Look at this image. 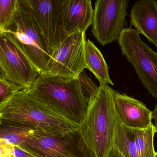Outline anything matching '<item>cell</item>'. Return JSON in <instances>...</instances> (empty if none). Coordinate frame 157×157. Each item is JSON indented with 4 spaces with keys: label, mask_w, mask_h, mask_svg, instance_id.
<instances>
[{
    "label": "cell",
    "mask_w": 157,
    "mask_h": 157,
    "mask_svg": "<svg viewBox=\"0 0 157 157\" xmlns=\"http://www.w3.org/2000/svg\"><path fill=\"white\" fill-rule=\"evenodd\" d=\"M0 124L50 133L71 131L79 125L30 89L14 94L0 104Z\"/></svg>",
    "instance_id": "cell-1"
},
{
    "label": "cell",
    "mask_w": 157,
    "mask_h": 157,
    "mask_svg": "<svg viewBox=\"0 0 157 157\" xmlns=\"http://www.w3.org/2000/svg\"><path fill=\"white\" fill-rule=\"evenodd\" d=\"M113 92L109 85H100L97 94L89 101L85 116L79 126L95 157H106L114 144L120 119Z\"/></svg>",
    "instance_id": "cell-2"
},
{
    "label": "cell",
    "mask_w": 157,
    "mask_h": 157,
    "mask_svg": "<svg viewBox=\"0 0 157 157\" xmlns=\"http://www.w3.org/2000/svg\"><path fill=\"white\" fill-rule=\"evenodd\" d=\"M30 90L49 101L79 125L88 106L78 78H62L41 73Z\"/></svg>",
    "instance_id": "cell-3"
},
{
    "label": "cell",
    "mask_w": 157,
    "mask_h": 157,
    "mask_svg": "<svg viewBox=\"0 0 157 157\" xmlns=\"http://www.w3.org/2000/svg\"><path fill=\"white\" fill-rule=\"evenodd\" d=\"M4 32L10 34L39 73H43L51 56L27 0H17L13 22Z\"/></svg>",
    "instance_id": "cell-4"
},
{
    "label": "cell",
    "mask_w": 157,
    "mask_h": 157,
    "mask_svg": "<svg viewBox=\"0 0 157 157\" xmlns=\"http://www.w3.org/2000/svg\"><path fill=\"white\" fill-rule=\"evenodd\" d=\"M20 147L38 157H95L79 128L59 133L33 130Z\"/></svg>",
    "instance_id": "cell-5"
},
{
    "label": "cell",
    "mask_w": 157,
    "mask_h": 157,
    "mask_svg": "<svg viewBox=\"0 0 157 157\" xmlns=\"http://www.w3.org/2000/svg\"><path fill=\"white\" fill-rule=\"evenodd\" d=\"M131 26L118 40L122 55L131 63L142 84L157 101V52L149 47Z\"/></svg>",
    "instance_id": "cell-6"
},
{
    "label": "cell",
    "mask_w": 157,
    "mask_h": 157,
    "mask_svg": "<svg viewBox=\"0 0 157 157\" xmlns=\"http://www.w3.org/2000/svg\"><path fill=\"white\" fill-rule=\"evenodd\" d=\"M40 73L8 32H0V77L29 89Z\"/></svg>",
    "instance_id": "cell-7"
},
{
    "label": "cell",
    "mask_w": 157,
    "mask_h": 157,
    "mask_svg": "<svg viewBox=\"0 0 157 157\" xmlns=\"http://www.w3.org/2000/svg\"><path fill=\"white\" fill-rule=\"evenodd\" d=\"M128 3L127 0H97L95 2L91 32L102 46L118 41L127 28Z\"/></svg>",
    "instance_id": "cell-8"
},
{
    "label": "cell",
    "mask_w": 157,
    "mask_h": 157,
    "mask_svg": "<svg viewBox=\"0 0 157 157\" xmlns=\"http://www.w3.org/2000/svg\"><path fill=\"white\" fill-rule=\"evenodd\" d=\"M86 35L83 31L69 36L51 56L42 73L62 78H78L86 68Z\"/></svg>",
    "instance_id": "cell-9"
},
{
    "label": "cell",
    "mask_w": 157,
    "mask_h": 157,
    "mask_svg": "<svg viewBox=\"0 0 157 157\" xmlns=\"http://www.w3.org/2000/svg\"><path fill=\"white\" fill-rule=\"evenodd\" d=\"M52 56L69 37L62 15L64 0H27Z\"/></svg>",
    "instance_id": "cell-10"
},
{
    "label": "cell",
    "mask_w": 157,
    "mask_h": 157,
    "mask_svg": "<svg viewBox=\"0 0 157 157\" xmlns=\"http://www.w3.org/2000/svg\"><path fill=\"white\" fill-rule=\"evenodd\" d=\"M114 100L121 123L134 129L147 128L152 124L153 112L142 102L114 90Z\"/></svg>",
    "instance_id": "cell-11"
},
{
    "label": "cell",
    "mask_w": 157,
    "mask_h": 157,
    "mask_svg": "<svg viewBox=\"0 0 157 157\" xmlns=\"http://www.w3.org/2000/svg\"><path fill=\"white\" fill-rule=\"evenodd\" d=\"M94 10L90 0H64L62 15L68 36L86 32L93 24Z\"/></svg>",
    "instance_id": "cell-12"
},
{
    "label": "cell",
    "mask_w": 157,
    "mask_h": 157,
    "mask_svg": "<svg viewBox=\"0 0 157 157\" xmlns=\"http://www.w3.org/2000/svg\"><path fill=\"white\" fill-rule=\"evenodd\" d=\"M130 26H134L140 34L157 48V2L141 0L134 3L130 15Z\"/></svg>",
    "instance_id": "cell-13"
},
{
    "label": "cell",
    "mask_w": 157,
    "mask_h": 157,
    "mask_svg": "<svg viewBox=\"0 0 157 157\" xmlns=\"http://www.w3.org/2000/svg\"><path fill=\"white\" fill-rule=\"evenodd\" d=\"M85 64L86 68L94 75L100 85H114L109 76V67L102 54L90 39L86 42Z\"/></svg>",
    "instance_id": "cell-14"
},
{
    "label": "cell",
    "mask_w": 157,
    "mask_h": 157,
    "mask_svg": "<svg viewBox=\"0 0 157 157\" xmlns=\"http://www.w3.org/2000/svg\"><path fill=\"white\" fill-rule=\"evenodd\" d=\"M114 146L124 157H139L134 139V129L118 123Z\"/></svg>",
    "instance_id": "cell-15"
},
{
    "label": "cell",
    "mask_w": 157,
    "mask_h": 157,
    "mask_svg": "<svg viewBox=\"0 0 157 157\" xmlns=\"http://www.w3.org/2000/svg\"><path fill=\"white\" fill-rule=\"evenodd\" d=\"M155 127L151 124L147 128L134 129V139L139 157H155L154 149Z\"/></svg>",
    "instance_id": "cell-16"
},
{
    "label": "cell",
    "mask_w": 157,
    "mask_h": 157,
    "mask_svg": "<svg viewBox=\"0 0 157 157\" xmlns=\"http://www.w3.org/2000/svg\"><path fill=\"white\" fill-rule=\"evenodd\" d=\"M0 125V141L13 146H21L33 131L17 126Z\"/></svg>",
    "instance_id": "cell-17"
},
{
    "label": "cell",
    "mask_w": 157,
    "mask_h": 157,
    "mask_svg": "<svg viewBox=\"0 0 157 157\" xmlns=\"http://www.w3.org/2000/svg\"><path fill=\"white\" fill-rule=\"evenodd\" d=\"M17 0H0V32H5L13 22Z\"/></svg>",
    "instance_id": "cell-18"
},
{
    "label": "cell",
    "mask_w": 157,
    "mask_h": 157,
    "mask_svg": "<svg viewBox=\"0 0 157 157\" xmlns=\"http://www.w3.org/2000/svg\"><path fill=\"white\" fill-rule=\"evenodd\" d=\"M25 90L28 89L0 77V104L8 101L14 94Z\"/></svg>",
    "instance_id": "cell-19"
},
{
    "label": "cell",
    "mask_w": 157,
    "mask_h": 157,
    "mask_svg": "<svg viewBox=\"0 0 157 157\" xmlns=\"http://www.w3.org/2000/svg\"><path fill=\"white\" fill-rule=\"evenodd\" d=\"M78 78L80 83L82 90L89 101L97 94L99 87L94 83L91 78L87 75L84 70L80 74Z\"/></svg>",
    "instance_id": "cell-20"
},
{
    "label": "cell",
    "mask_w": 157,
    "mask_h": 157,
    "mask_svg": "<svg viewBox=\"0 0 157 157\" xmlns=\"http://www.w3.org/2000/svg\"><path fill=\"white\" fill-rule=\"evenodd\" d=\"M0 142L1 157H38L20 146Z\"/></svg>",
    "instance_id": "cell-21"
},
{
    "label": "cell",
    "mask_w": 157,
    "mask_h": 157,
    "mask_svg": "<svg viewBox=\"0 0 157 157\" xmlns=\"http://www.w3.org/2000/svg\"><path fill=\"white\" fill-rule=\"evenodd\" d=\"M106 157H124L117 149L115 146H113L109 151Z\"/></svg>",
    "instance_id": "cell-22"
},
{
    "label": "cell",
    "mask_w": 157,
    "mask_h": 157,
    "mask_svg": "<svg viewBox=\"0 0 157 157\" xmlns=\"http://www.w3.org/2000/svg\"><path fill=\"white\" fill-rule=\"evenodd\" d=\"M153 112V119H154V125L155 127L156 133H157V111L154 109Z\"/></svg>",
    "instance_id": "cell-23"
},
{
    "label": "cell",
    "mask_w": 157,
    "mask_h": 157,
    "mask_svg": "<svg viewBox=\"0 0 157 157\" xmlns=\"http://www.w3.org/2000/svg\"><path fill=\"white\" fill-rule=\"evenodd\" d=\"M154 109H155V110H156L157 111V103L156 104V105H155V107H154Z\"/></svg>",
    "instance_id": "cell-24"
},
{
    "label": "cell",
    "mask_w": 157,
    "mask_h": 157,
    "mask_svg": "<svg viewBox=\"0 0 157 157\" xmlns=\"http://www.w3.org/2000/svg\"><path fill=\"white\" fill-rule=\"evenodd\" d=\"M155 157H157V154H156V155H155Z\"/></svg>",
    "instance_id": "cell-25"
}]
</instances>
